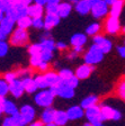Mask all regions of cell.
<instances>
[{"label": "cell", "instance_id": "obj_1", "mask_svg": "<svg viewBox=\"0 0 125 126\" xmlns=\"http://www.w3.org/2000/svg\"><path fill=\"white\" fill-rule=\"evenodd\" d=\"M55 94H53L50 89H42L39 92L35 94L34 100L38 106L41 107H50L54 101Z\"/></svg>", "mask_w": 125, "mask_h": 126}, {"label": "cell", "instance_id": "obj_2", "mask_svg": "<svg viewBox=\"0 0 125 126\" xmlns=\"http://www.w3.org/2000/svg\"><path fill=\"white\" fill-rule=\"evenodd\" d=\"M28 15V6H25L23 3H15L10 6V8L6 11V16L10 19L17 21L25 16Z\"/></svg>", "mask_w": 125, "mask_h": 126}, {"label": "cell", "instance_id": "obj_3", "mask_svg": "<svg viewBox=\"0 0 125 126\" xmlns=\"http://www.w3.org/2000/svg\"><path fill=\"white\" fill-rule=\"evenodd\" d=\"M104 54L105 53L100 50V47L94 43V45L89 48V51L85 55V62L88 63V64H91V65L97 64V63H99L103 60Z\"/></svg>", "mask_w": 125, "mask_h": 126}, {"label": "cell", "instance_id": "obj_4", "mask_svg": "<svg viewBox=\"0 0 125 126\" xmlns=\"http://www.w3.org/2000/svg\"><path fill=\"white\" fill-rule=\"evenodd\" d=\"M85 115L90 123L94 124V126H100L102 122H104V118L102 115V108L98 107L97 105L87 108L85 111Z\"/></svg>", "mask_w": 125, "mask_h": 126}, {"label": "cell", "instance_id": "obj_5", "mask_svg": "<svg viewBox=\"0 0 125 126\" xmlns=\"http://www.w3.org/2000/svg\"><path fill=\"white\" fill-rule=\"evenodd\" d=\"M27 42H28V34H27L26 29L18 27L13 32L10 36V44L15 46H23Z\"/></svg>", "mask_w": 125, "mask_h": 126}, {"label": "cell", "instance_id": "obj_6", "mask_svg": "<svg viewBox=\"0 0 125 126\" xmlns=\"http://www.w3.org/2000/svg\"><path fill=\"white\" fill-rule=\"evenodd\" d=\"M108 3L104 0H98L96 2L92 3V8H91V14L95 18L99 19L103 18L104 16H106L107 14L109 13V9H108Z\"/></svg>", "mask_w": 125, "mask_h": 126}, {"label": "cell", "instance_id": "obj_7", "mask_svg": "<svg viewBox=\"0 0 125 126\" xmlns=\"http://www.w3.org/2000/svg\"><path fill=\"white\" fill-rule=\"evenodd\" d=\"M15 23V20L10 19L7 16L0 19V39L1 41H5L6 37L13 32Z\"/></svg>", "mask_w": 125, "mask_h": 126}, {"label": "cell", "instance_id": "obj_8", "mask_svg": "<svg viewBox=\"0 0 125 126\" xmlns=\"http://www.w3.org/2000/svg\"><path fill=\"white\" fill-rule=\"evenodd\" d=\"M0 113L1 114L6 113L7 115H16L19 111L17 106L13 101L5 99V97H1L0 98Z\"/></svg>", "mask_w": 125, "mask_h": 126}, {"label": "cell", "instance_id": "obj_9", "mask_svg": "<svg viewBox=\"0 0 125 126\" xmlns=\"http://www.w3.org/2000/svg\"><path fill=\"white\" fill-rule=\"evenodd\" d=\"M102 115L104 121L107 119H112V121H118L122 117V114L120 113V110L114 109V108L109 107V106H102Z\"/></svg>", "mask_w": 125, "mask_h": 126}, {"label": "cell", "instance_id": "obj_10", "mask_svg": "<svg viewBox=\"0 0 125 126\" xmlns=\"http://www.w3.org/2000/svg\"><path fill=\"white\" fill-rule=\"evenodd\" d=\"M19 113L21 115V119H23V123L26 125V124H31L33 122L35 117V110L34 108L29 105H25L20 108Z\"/></svg>", "mask_w": 125, "mask_h": 126}, {"label": "cell", "instance_id": "obj_11", "mask_svg": "<svg viewBox=\"0 0 125 126\" xmlns=\"http://www.w3.org/2000/svg\"><path fill=\"white\" fill-rule=\"evenodd\" d=\"M74 8L76 11L80 15H87L88 13H91V8H92V2L90 0H78L74 2Z\"/></svg>", "mask_w": 125, "mask_h": 126}, {"label": "cell", "instance_id": "obj_12", "mask_svg": "<svg viewBox=\"0 0 125 126\" xmlns=\"http://www.w3.org/2000/svg\"><path fill=\"white\" fill-rule=\"evenodd\" d=\"M9 89H10V92L15 98H19L23 94V92L25 91V88H24V84L21 80H18L16 79L13 82L9 83Z\"/></svg>", "mask_w": 125, "mask_h": 126}, {"label": "cell", "instance_id": "obj_13", "mask_svg": "<svg viewBox=\"0 0 125 126\" xmlns=\"http://www.w3.org/2000/svg\"><path fill=\"white\" fill-rule=\"evenodd\" d=\"M61 20V17L59 16V14H51V13H46V16L44 18V21H45V29L50 31L52 29L53 27H55L57 24L60 23Z\"/></svg>", "mask_w": 125, "mask_h": 126}, {"label": "cell", "instance_id": "obj_14", "mask_svg": "<svg viewBox=\"0 0 125 126\" xmlns=\"http://www.w3.org/2000/svg\"><path fill=\"white\" fill-rule=\"evenodd\" d=\"M94 43L98 45V46L100 47V50H102L104 53H108L110 50H112V42H110L109 39L105 38V37H103V36L95 35Z\"/></svg>", "mask_w": 125, "mask_h": 126}, {"label": "cell", "instance_id": "obj_15", "mask_svg": "<svg viewBox=\"0 0 125 126\" xmlns=\"http://www.w3.org/2000/svg\"><path fill=\"white\" fill-rule=\"evenodd\" d=\"M95 70L94 65L88 64V63H85L83 65H80L76 71V76L79 79H87L89 76L91 74V72Z\"/></svg>", "mask_w": 125, "mask_h": 126}, {"label": "cell", "instance_id": "obj_16", "mask_svg": "<svg viewBox=\"0 0 125 126\" xmlns=\"http://www.w3.org/2000/svg\"><path fill=\"white\" fill-rule=\"evenodd\" d=\"M23 119H21L20 113L16 114V115H9L3 119L2 126H20L23 125ZM25 125V124H24Z\"/></svg>", "mask_w": 125, "mask_h": 126}, {"label": "cell", "instance_id": "obj_17", "mask_svg": "<svg viewBox=\"0 0 125 126\" xmlns=\"http://www.w3.org/2000/svg\"><path fill=\"white\" fill-rule=\"evenodd\" d=\"M67 114H68L70 121H76V119H79V118H81L85 115V111H83V108L80 105V106H72V107H70L67 110Z\"/></svg>", "mask_w": 125, "mask_h": 126}, {"label": "cell", "instance_id": "obj_18", "mask_svg": "<svg viewBox=\"0 0 125 126\" xmlns=\"http://www.w3.org/2000/svg\"><path fill=\"white\" fill-rule=\"evenodd\" d=\"M118 29H120V20H118V18L110 16L106 23V31L109 34H116Z\"/></svg>", "mask_w": 125, "mask_h": 126}, {"label": "cell", "instance_id": "obj_19", "mask_svg": "<svg viewBox=\"0 0 125 126\" xmlns=\"http://www.w3.org/2000/svg\"><path fill=\"white\" fill-rule=\"evenodd\" d=\"M24 84V88L28 94H33V92H36V90L38 89L36 82H35V79H32L29 77H25V78L21 79Z\"/></svg>", "mask_w": 125, "mask_h": 126}, {"label": "cell", "instance_id": "obj_20", "mask_svg": "<svg viewBox=\"0 0 125 126\" xmlns=\"http://www.w3.org/2000/svg\"><path fill=\"white\" fill-rule=\"evenodd\" d=\"M44 6L38 5V3H34V5L28 6V16H31L32 18H39L43 16V9Z\"/></svg>", "mask_w": 125, "mask_h": 126}, {"label": "cell", "instance_id": "obj_21", "mask_svg": "<svg viewBox=\"0 0 125 126\" xmlns=\"http://www.w3.org/2000/svg\"><path fill=\"white\" fill-rule=\"evenodd\" d=\"M55 113H56V110L51 108V106L46 107V109L43 111V114H42V116H41L42 123H44V124L53 123V122H54V118H55Z\"/></svg>", "mask_w": 125, "mask_h": 126}, {"label": "cell", "instance_id": "obj_22", "mask_svg": "<svg viewBox=\"0 0 125 126\" xmlns=\"http://www.w3.org/2000/svg\"><path fill=\"white\" fill-rule=\"evenodd\" d=\"M57 96L61 98H64V99H70V98H72L74 96V88L67 86V84H64L62 82V86H61V89Z\"/></svg>", "mask_w": 125, "mask_h": 126}, {"label": "cell", "instance_id": "obj_23", "mask_svg": "<svg viewBox=\"0 0 125 126\" xmlns=\"http://www.w3.org/2000/svg\"><path fill=\"white\" fill-rule=\"evenodd\" d=\"M123 6H124V0H116L113 5H110V16L113 17H120L121 13H122Z\"/></svg>", "mask_w": 125, "mask_h": 126}, {"label": "cell", "instance_id": "obj_24", "mask_svg": "<svg viewBox=\"0 0 125 126\" xmlns=\"http://www.w3.org/2000/svg\"><path fill=\"white\" fill-rule=\"evenodd\" d=\"M69 121V116L67 114V111H62V110H56L55 113V118L54 123L59 126H64Z\"/></svg>", "mask_w": 125, "mask_h": 126}, {"label": "cell", "instance_id": "obj_25", "mask_svg": "<svg viewBox=\"0 0 125 126\" xmlns=\"http://www.w3.org/2000/svg\"><path fill=\"white\" fill-rule=\"evenodd\" d=\"M71 10H72V6H71V3L62 2V3L59 5V11H57V14H59V16H60L61 18H67V17L70 15Z\"/></svg>", "mask_w": 125, "mask_h": 126}, {"label": "cell", "instance_id": "obj_26", "mask_svg": "<svg viewBox=\"0 0 125 126\" xmlns=\"http://www.w3.org/2000/svg\"><path fill=\"white\" fill-rule=\"evenodd\" d=\"M86 42H87V36L83 34H80V33L74 34L70 39L71 45H73V46H83L86 44Z\"/></svg>", "mask_w": 125, "mask_h": 126}, {"label": "cell", "instance_id": "obj_27", "mask_svg": "<svg viewBox=\"0 0 125 126\" xmlns=\"http://www.w3.org/2000/svg\"><path fill=\"white\" fill-rule=\"evenodd\" d=\"M44 77H45V79H46L47 83H49V88L51 86H53V84H56V83L62 81L60 74L54 73V72H47L46 74H44Z\"/></svg>", "mask_w": 125, "mask_h": 126}, {"label": "cell", "instance_id": "obj_28", "mask_svg": "<svg viewBox=\"0 0 125 126\" xmlns=\"http://www.w3.org/2000/svg\"><path fill=\"white\" fill-rule=\"evenodd\" d=\"M17 26L24 29L29 28L31 26H33V18L28 15L25 16V17H21L19 20H17Z\"/></svg>", "mask_w": 125, "mask_h": 126}, {"label": "cell", "instance_id": "obj_29", "mask_svg": "<svg viewBox=\"0 0 125 126\" xmlns=\"http://www.w3.org/2000/svg\"><path fill=\"white\" fill-rule=\"evenodd\" d=\"M97 100H98V98H97L96 96H88V97H86L81 101V107H82L83 109H87V108L91 107V106L96 105Z\"/></svg>", "mask_w": 125, "mask_h": 126}, {"label": "cell", "instance_id": "obj_30", "mask_svg": "<svg viewBox=\"0 0 125 126\" xmlns=\"http://www.w3.org/2000/svg\"><path fill=\"white\" fill-rule=\"evenodd\" d=\"M41 45H42V48H43V50L54 51V48H56V44H55L54 41H53L51 37H49V38H44L41 42Z\"/></svg>", "mask_w": 125, "mask_h": 126}, {"label": "cell", "instance_id": "obj_31", "mask_svg": "<svg viewBox=\"0 0 125 126\" xmlns=\"http://www.w3.org/2000/svg\"><path fill=\"white\" fill-rule=\"evenodd\" d=\"M99 29H100V25H99L98 23H92V24H90V25L87 27L86 33L88 35L95 36V35H97V33L99 32Z\"/></svg>", "mask_w": 125, "mask_h": 126}, {"label": "cell", "instance_id": "obj_32", "mask_svg": "<svg viewBox=\"0 0 125 126\" xmlns=\"http://www.w3.org/2000/svg\"><path fill=\"white\" fill-rule=\"evenodd\" d=\"M34 79H35V82H36L37 87H38V89H46L47 87H49V83H47L44 76H37Z\"/></svg>", "mask_w": 125, "mask_h": 126}, {"label": "cell", "instance_id": "obj_33", "mask_svg": "<svg viewBox=\"0 0 125 126\" xmlns=\"http://www.w3.org/2000/svg\"><path fill=\"white\" fill-rule=\"evenodd\" d=\"M79 80H80V79L74 74V76H72L71 78L62 80V82L64 84H67V86H70V87H72V88H76V87H78V84H79Z\"/></svg>", "mask_w": 125, "mask_h": 126}, {"label": "cell", "instance_id": "obj_34", "mask_svg": "<svg viewBox=\"0 0 125 126\" xmlns=\"http://www.w3.org/2000/svg\"><path fill=\"white\" fill-rule=\"evenodd\" d=\"M9 91H10V89H9V83H8L6 80H1V81H0V96H1V97H5Z\"/></svg>", "mask_w": 125, "mask_h": 126}, {"label": "cell", "instance_id": "obj_35", "mask_svg": "<svg viewBox=\"0 0 125 126\" xmlns=\"http://www.w3.org/2000/svg\"><path fill=\"white\" fill-rule=\"evenodd\" d=\"M42 50H43V48H42L41 43H39V44H33V45H31V46H29L28 53L31 54V56H32V55H37V54H41Z\"/></svg>", "mask_w": 125, "mask_h": 126}, {"label": "cell", "instance_id": "obj_36", "mask_svg": "<svg viewBox=\"0 0 125 126\" xmlns=\"http://www.w3.org/2000/svg\"><path fill=\"white\" fill-rule=\"evenodd\" d=\"M43 62V59H42V55L41 54H37V55H32L31 56V65L34 66V68H38L39 64Z\"/></svg>", "mask_w": 125, "mask_h": 126}, {"label": "cell", "instance_id": "obj_37", "mask_svg": "<svg viewBox=\"0 0 125 126\" xmlns=\"http://www.w3.org/2000/svg\"><path fill=\"white\" fill-rule=\"evenodd\" d=\"M33 27L36 29H42L45 27V21L44 19L39 17V18H33Z\"/></svg>", "mask_w": 125, "mask_h": 126}, {"label": "cell", "instance_id": "obj_38", "mask_svg": "<svg viewBox=\"0 0 125 126\" xmlns=\"http://www.w3.org/2000/svg\"><path fill=\"white\" fill-rule=\"evenodd\" d=\"M59 5H60V3H59ZM59 5H56V3H47V5L45 6L46 13L57 14V11H59Z\"/></svg>", "mask_w": 125, "mask_h": 126}, {"label": "cell", "instance_id": "obj_39", "mask_svg": "<svg viewBox=\"0 0 125 126\" xmlns=\"http://www.w3.org/2000/svg\"><path fill=\"white\" fill-rule=\"evenodd\" d=\"M59 74H60V77H61V79H62V80L68 79V78H71L72 76H74L72 71L69 70V69H62V70L59 72Z\"/></svg>", "mask_w": 125, "mask_h": 126}, {"label": "cell", "instance_id": "obj_40", "mask_svg": "<svg viewBox=\"0 0 125 126\" xmlns=\"http://www.w3.org/2000/svg\"><path fill=\"white\" fill-rule=\"evenodd\" d=\"M52 53L53 51L51 50H42V59H43V61H46V62H49L51 59H52Z\"/></svg>", "mask_w": 125, "mask_h": 126}, {"label": "cell", "instance_id": "obj_41", "mask_svg": "<svg viewBox=\"0 0 125 126\" xmlns=\"http://www.w3.org/2000/svg\"><path fill=\"white\" fill-rule=\"evenodd\" d=\"M8 50H9L8 43L5 42V41H1V43H0V55H1V56H5L8 53Z\"/></svg>", "mask_w": 125, "mask_h": 126}, {"label": "cell", "instance_id": "obj_42", "mask_svg": "<svg viewBox=\"0 0 125 126\" xmlns=\"http://www.w3.org/2000/svg\"><path fill=\"white\" fill-rule=\"evenodd\" d=\"M16 77H17V74H16L15 72H8V73L5 74V80L8 83H10L14 80H16Z\"/></svg>", "mask_w": 125, "mask_h": 126}, {"label": "cell", "instance_id": "obj_43", "mask_svg": "<svg viewBox=\"0 0 125 126\" xmlns=\"http://www.w3.org/2000/svg\"><path fill=\"white\" fill-rule=\"evenodd\" d=\"M61 86H62V81L59 82V83H56V84L51 86V87H50V90H51V91H52L55 96H57V94H59V91H60V89H61Z\"/></svg>", "mask_w": 125, "mask_h": 126}, {"label": "cell", "instance_id": "obj_44", "mask_svg": "<svg viewBox=\"0 0 125 126\" xmlns=\"http://www.w3.org/2000/svg\"><path fill=\"white\" fill-rule=\"evenodd\" d=\"M118 94H120L121 97L125 100V82H122V83L120 84V87H118Z\"/></svg>", "mask_w": 125, "mask_h": 126}, {"label": "cell", "instance_id": "obj_45", "mask_svg": "<svg viewBox=\"0 0 125 126\" xmlns=\"http://www.w3.org/2000/svg\"><path fill=\"white\" fill-rule=\"evenodd\" d=\"M117 52H118V54H120L122 58L125 59V45L124 46H118L117 47Z\"/></svg>", "mask_w": 125, "mask_h": 126}, {"label": "cell", "instance_id": "obj_46", "mask_svg": "<svg viewBox=\"0 0 125 126\" xmlns=\"http://www.w3.org/2000/svg\"><path fill=\"white\" fill-rule=\"evenodd\" d=\"M56 48H59V50H65L67 48V44L63 42H59V43H56Z\"/></svg>", "mask_w": 125, "mask_h": 126}, {"label": "cell", "instance_id": "obj_47", "mask_svg": "<svg viewBox=\"0 0 125 126\" xmlns=\"http://www.w3.org/2000/svg\"><path fill=\"white\" fill-rule=\"evenodd\" d=\"M38 68H39V70H41V71H45L47 69V62H46V61H43V62L39 64Z\"/></svg>", "mask_w": 125, "mask_h": 126}, {"label": "cell", "instance_id": "obj_48", "mask_svg": "<svg viewBox=\"0 0 125 126\" xmlns=\"http://www.w3.org/2000/svg\"><path fill=\"white\" fill-rule=\"evenodd\" d=\"M35 3H38V5H42V6H46L49 0H34Z\"/></svg>", "mask_w": 125, "mask_h": 126}, {"label": "cell", "instance_id": "obj_49", "mask_svg": "<svg viewBox=\"0 0 125 126\" xmlns=\"http://www.w3.org/2000/svg\"><path fill=\"white\" fill-rule=\"evenodd\" d=\"M82 50H83L82 46H74V50H73V51H74V52H77V53H81V52H82Z\"/></svg>", "mask_w": 125, "mask_h": 126}, {"label": "cell", "instance_id": "obj_50", "mask_svg": "<svg viewBox=\"0 0 125 126\" xmlns=\"http://www.w3.org/2000/svg\"><path fill=\"white\" fill-rule=\"evenodd\" d=\"M47 3H56V5H59V3H61V0H49Z\"/></svg>", "mask_w": 125, "mask_h": 126}, {"label": "cell", "instance_id": "obj_51", "mask_svg": "<svg viewBox=\"0 0 125 126\" xmlns=\"http://www.w3.org/2000/svg\"><path fill=\"white\" fill-rule=\"evenodd\" d=\"M29 126H42V123H41V122H34V123L32 122Z\"/></svg>", "mask_w": 125, "mask_h": 126}, {"label": "cell", "instance_id": "obj_52", "mask_svg": "<svg viewBox=\"0 0 125 126\" xmlns=\"http://www.w3.org/2000/svg\"><path fill=\"white\" fill-rule=\"evenodd\" d=\"M77 54H78V53H77V52H74V51H73V53H71V54H69V56H68V58H69V59H74V58H76V56H77Z\"/></svg>", "mask_w": 125, "mask_h": 126}, {"label": "cell", "instance_id": "obj_53", "mask_svg": "<svg viewBox=\"0 0 125 126\" xmlns=\"http://www.w3.org/2000/svg\"><path fill=\"white\" fill-rule=\"evenodd\" d=\"M104 1H106V2L108 3V5H113V3H114L115 1H116V0H104Z\"/></svg>", "mask_w": 125, "mask_h": 126}, {"label": "cell", "instance_id": "obj_54", "mask_svg": "<svg viewBox=\"0 0 125 126\" xmlns=\"http://www.w3.org/2000/svg\"><path fill=\"white\" fill-rule=\"evenodd\" d=\"M83 126H94V124H92V123H90V122H88V123L83 124Z\"/></svg>", "mask_w": 125, "mask_h": 126}, {"label": "cell", "instance_id": "obj_55", "mask_svg": "<svg viewBox=\"0 0 125 126\" xmlns=\"http://www.w3.org/2000/svg\"><path fill=\"white\" fill-rule=\"evenodd\" d=\"M46 126H59V125H56V124L53 122V123H50V124H46Z\"/></svg>", "mask_w": 125, "mask_h": 126}, {"label": "cell", "instance_id": "obj_56", "mask_svg": "<svg viewBox=\"0 0 125 126\" xmlns=\"http://www.w3.org/2000/svg\"><path fill=\"white\" fill-rule=\"evenodd\" d=\"M68 1H70V2H77L78 0H68Z\"/></svg>", "mask_w": 125, "mask_h": 126}, {"label": "cell", "instance_id": "obj_57", "mask_svg": "<svg viewBox=\"0 0 125 126\" xmlns=\"http://www.w3.org/2000/svg\"><path fill=\"white\" fill-rule=\"evenodd\" d=\"M123 31H124V33H125V26H124V29H123Z\"/></svg>", "mask_w": 125, "mask_h": 126}, {"label": "cell", "instance_id": "obj_58", "mask_svg": "<svg viewBox=\"0 0 125 126\" xmlns=\"http://www.w3.org/2000/svg\"><path fill=\"white\" fill-rule=\"evenodd\" d=\"M100 126H104V125H100Z\"/></svg>", "mask_w": 125, "mask_h": 126}]
</instances>
